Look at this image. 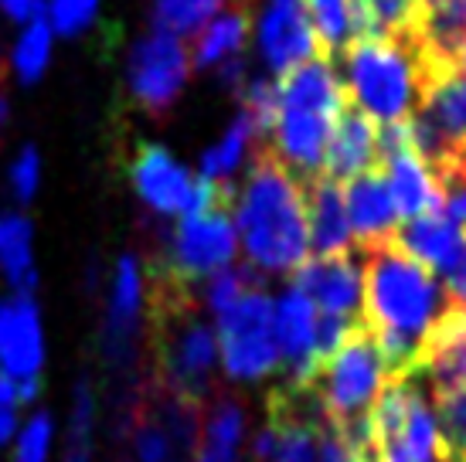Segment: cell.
I'll return each mask as SVG.
<instances>
[{
  "label": "cell",
  "mask_w": 466,
  "mask_h": 462,
  "mask_svg": "<svg viewBox=\"0 0 466 462\" xmlns=\"http://www.w3.org/2000/svg\"><path fill=\"white\" fill-rule=\"evenodd\" d=\"M361 323L371 334L391 377H415L419 354L432 323L446 313V293L426 266L409 258L395 242L364 252Z\"/></svg>",
  "instance_id": "obj_1"
},
{
  "label": "cell",
  "mask_w": 466,
  "mask_h": 462,
  "mask_svg": "<svg viewBox=\"0 0 466 462\" xmlns=\"http://www.w3.org/2000/svg\"><path fill=\"white\" fill-rule=\"evenodd\" d=\"M238 231L246 245V262L259 272H297L310 252L307 194L269 143L256 140L248 160L246 187L238 201Z\"/></svg>",
  "instance_id": "obj_2"
},
{
  "label": "cell",
  "mask_w": 466,
  "mask_h": 462,
  "mask_svg": "<svg viewBox=\"0 0 466 462\" xmlns=\"http://www.w3.org/2000/svg\"><path fill=\"white\" fill-rule=\"evenodd\" d=\"M150 354H154V377L174 387L184 398L205 405L215 398V367H218V344L205 323L201 289L170 279L164 272H150Z\"/></svg>",
  "instance_id": "obj_3"
},
{
  "label": "cell",
  "mask_w": 466,
  "mask_h": 462,
  "mask_svg": "<svg viewBox=\"0 0 466 462\" xmlns=\"http://www.w3.org/2000/svg\"><path fill=\"white\" fill-rule=\"evenodd\" d=\"M276 82H279V113L269 136V150L299 184H307L320 174L327 136L340 109L348 105V92L337 78L334 62L320 55L289 68Z\"/></svg>",
  "instance_id": "obj_4"
},
{
  "label": "cell",
  "mask_w": 466,
  "mask_h": 462,
  "mask_svg": "<svg viewBox=\"0 0 466 462\" xmlns=\"http://www.w3.org/2000/svg\"><path fill=\"white\" fill-rule=\"evenodd\" d=\"M238 248L235 235V187L198 180V197L191 211L167 228L160 225L150 242V272H164L177 283L201 289L205 279L228 269Z\"/></svg>",
  "instance_id": "obj_5"
},
{
  "label": "cell",
  "mask_w": 466,
  "mask_h": 462,
  "mask_svg": "<svg viewBox=\"0 0 466 462\" xmlns=\"http://www.w3.org/2000/svg\"><path fill=\"white\" fill-rule=\"evenodd\" d=\"M344 58V92L348 103L358 105L368 119L381 126L409 119L422 103L426 78L415 41L395 38H361L348 45Z\"/></svg>",
  "instance_id": "obj_6"
},
{
  "label": "cell",
  "mask_w": 466,
  "mask_h": 462,
  "mask_svg": "<svg viewBox=\"0 0 466 462\" xmlns=\"http://www.w3.org/2000/svg\"><path fill=\"white\" fill-rule=\"evenodd\" d=\"M127 438L140 462H195L201 446V405L154 374H140L127 415Z\"/></svg>",
  "instance_id": "obj_7"
},
{
  "label": "cell",
  "mask_w": 466,
  "mask_h": 462,
  "mask_svg": "<svg viewBox=\"0 0 466 462\" xmlns=\"http://www.w3.org/2000/svg\"><path fill=\"white\" fill-rule=\"evenodd\" d=\"M385 385H389L385 360L378 354L371 334L364 330V323H354L340 346L317 367L310 391L327 422L348 425L368 418L378 391Z\"/></svg>",
  "instance_id": "obj_8"
},
{
  "label": "cell",
  "mask_w": 466,
  "mask_h": 462,
  "mask_svg": "<svg viewBox=\"0 0 466 462\" xmlns=\"http://www.w3.org/2000/svg\"><path fill=\"white\" fill-rule=\"evenodd\" d=\"M218 350L225 377L242 385L266 381L279 367L276 316L266 286L242 293L232 306L218 313Z\"/></svg>",
  "instance_id": "obj_9"
},
{
  "label": "cell",
  "mask_w": 466,
  "mask_h": 462,
  "mask_svg": "<svg viewBox=\"0 0 466 462\" xmlns=\"http://www.w3.org/2000/svg\"><path fill=\"white\" fill-rule=\"evenodd\" d=\"M187 75H191V55L184 52L177 35L154 27L147 38L133 45L127 62V89L133 105L147 119L154 123L167 119L187 85Z\"/></svg>",
  "instance_id": "obj_10"
},
{
  "label": "cell",
  "mask_w": 466,
  "mask_h": 462,
  "mask_svg": "<svg viewBox=\"0 0 466 462\" xmlns=\"http://www.w3.org/2000/svg\"><path fill=\"white\" fill-rule=\"evenodd\" d=\"M41 364L45 334L35 293L0 299V367L14 381L17 401H35L41 395Z\"/></svg>",
  "instance_id": "obj_11"
},
{
  "label": "cell",
  "mask_w": 466,
  "mask_h": 462,
  "mask_svg": "<svg viewBox=\"0 0 466 462\" xmlns=\"http://www.w3.org/2000/svg\"><path fill=\"white\" fill-rule=\"evenodd\" d=\"M127 174H130L133 191L147 205V211H154L160 218L184 215L195 205L198 180L160 143H137L130 160H127Z\"/></svg>",
  "instance_id": "obj_12"
},
{
  "label": "cell",
  "mask_w": 466,
  "mask_h": 462,
  "mask_svg": "<svg viewBox=\"0 0 466 462\" xmlns=\"http://www.w3.org/2000/svg\"><path fill=\"white\" fill-rule=\"evenodd\" d=\"M259 52L276 78L320 55L303 0H266L259 14Z\"/></svg>",
  "instance_id": "obj_13"
},
{
  "label": "cell",
  "mask_w": 466,
  "mask_h": 462,
  "mask_svg": "<svg viewBox=\"0 0 466 462\" xmlns=\"http://www.w3.org/2000/svg\"><path fill=\"white\" fill-rule=\"evenodd\" d=\"M276 316V346L283 360V381L279 385L310 387L313 374L320 367L317 357V306L297 286H289L279 303L272 306Z\"/></svg>",
  "instance_id": "obj_14"
},
{
  "label": "cell",
  "mask_w": 466,
  "mask_h": 462,
  "mask_svg": "<svg viewBox=\"0 0 466 462\" xmlns=\"http://www.w3.org/2000/svg\"><path fill=\"white\" fill-rule=\"evenodd\" d=\"M299 293L320 306L324 316H337L344 323H361V269L350 256L307 258L293 279Z\"/></svg>",
  "instance_id": "obj_15"
},
{
  "label": "cell",
  "mask_w": 466,
  "mask_h": 462,
  "mask_svg": "<svg viewBox=\"0 0 466 462\" xmlns=\"http://www.w3.org/2000/svg\"><path fill=\"white\" fill-rule=\"evenodd\" d=\"M344 207H348L350 238H358V248H378L385 242H395L399 231V211L391 201V191L381 170H364L358 177L348 180V194H344Z\"/></svg>",
  "instance_id": "obj_16"
},
{
  "label": "cell",
  "mask_w": 466,
  "mask_h": 462,
  "mask_svg": "<svg viewBox=\"0 0 466 462\" xmlns=\"http://www.w3.org/2000/svg\"><path fill=\"white\" fill-rule=\"evenodd\" d=\"M378 167V129L375 119L358 109V105H344L340 116H337L334 129L327 136V150H324V164H320V174L330 180H350L364 174V170Z\"/></svg>",
  "instance_id": "obj_17"
},
{
  "label": "cell",
  "mask_w": 466,
  "mask_h": 462,
  "mask_svg": "<svg viewBox=\"0 0 466 462\" xmlns=\"http://www.w3.org/2000/svg\"><path fill=\"white\" fill-rule=\"evenodd\" d=\"M422 374L432 385V395L466 387V309L446 306V313L432 323L419 354V377Z\"/></svg>",
  "instance_id": "obj_18"
},
{
  "label": "cell",
  "mask_w": 466,
  "mask_h": 462,
  "mask_svg": "<svg viewBox=\"0 0 466 462\" xmlns=\"http://www.w3.org/2000/svg\"><path fill=\"white\" fill-rule=\"evenodd\" d=\"M307 194V225H310V248L317 258L327 256H350V221L344 207V191L340 184L324 174L303 184Z\"/></svg>",
  "instance_id": "obj_19"
},
{
  "label": "cell",
  "mask_w": 466,
  "mask_h": 462,
  "mask_svg": "<svg viewBox=\"0 0 466 462\" xmlns=\"http://www.w3.org/2000/svg\"><path fill=\"white\" fill-rule=\"evenodd\" d=\"M395 245L429 272H450L463 256L466 235L442 211H436V215L409 218V225L395 231Z\"/></svg>",
  "instance_id": "obj_20"
},
{
  "label": "cell",
  "mask_w": 466,
  "mask_h": 462,
  "mask_svg": "<svg viewBox=\"0 0 466 462\" xmlns=\"http://www.w3.org/2000/svg\"><path fill=\"white\" fill-rule=\"evenodd\" d=\"M246 408L235 395H218L211 398L208 422L201 428V446H198L195 462H238L242 442H246Z\"/></svg>",
  "instance_id": "obj_21"
},
{
  "label": "cell",
  "mask_w": 466,
  "mask_h": 462,
  "mask_svg": "<svg viewBox=\"0 0 466 462\" xmlns=\"http://www.w3.org/2000/svg\"><path fill=\"white\" fill-rule=\"evenodd\" d=\"M228 7L211 21V25L201 27V38L195 41V65L198 68H215L225 58L242 52L246 45V35L252 27V11L256 4H246V0H225Z\"/></svg>",
  "instance_id": "obj_22"
},
{
  "label": "cell",
  "mask_w": 466,
  "mask_h": 462,
  "mask_svg": "<svg viewBox=\"0 0 466 462\" xmlns=\"http://www.w3.org/2000/svg\"><path fill=\"white\" fill-rule=\"evenodd\" d=\"M31 238H35V228L25 215L0 211V272L7 276L14 293H35V286H38Z\"/></svg>",
  "instance_id": "obj_23"
},
{
  "label": "cell",
  "mask_w": 466,
  "mask_h": 462,
  "mask_svg": "<svg viewBox=\"0 0 466 462\" xmlns=\"http://www.w3.org/2000/svg\"><path fill=\"white\" fill-rule=\"evenodd\" d=\"M313 35L320 45V58L334 62L348 52V45L361 38L358 35V17H354V0H307Z\"/></svg>",
  "instance_id": "obj_24"
},
{
  "label": "cell",
  "mask_w": 466,
  "mask_h": 462,
  "mask_svg": "<svg viewBox=\"0 0 466 462\" xmlns=\"http://www.w3.org/2000/svg\"><path fill=\"white\" fill-rule=\"evenodd\" d=\"M256 143V126L246 113H238V119L232 123V129L225 133V140L215 143L201 160V180L208 184H232V174L242 167L248 146Z\"/></svg>",
  "instance_id": "obj_25"
},
{
  "label": "cell",
  "mask_w": 466,
  "mask_h": 462,
  "mask_svg": "<svg viewBox=\"0 0 466 462\" xmlns=\"http://www.w3.org/2000/svg\"><path fill=\"white\" fill-rule=\"evenodd\" d=\"M432 398L440 411L442 462H466V387L436 391Z\"/></svg>",
  "instance_id": "obj_26"
},
{
  "label": "cell",
  "mask_w": 466,
  "mask_h": 462,
  "mask_svg": "<svg viewBox=\"0 0 466 462\" xmlns=\"http://www.w3.org/2000/svg\"><path fill=\"white\" fill-rule=\"evenodd\" d=\"M48 58H52V25L45 21V17H38V21H31V25L25 27V35L17 38V45H14L11 52V65L14 72H17V78L21 82H38L41 72L48 68Z\"/></svg>",
  "instance_id": "obj_27"
},
{
  "label": "cell",
  "mask_w": 466,
  "mask_h": 462,
  "mask_svg": "<svg viewBox=\"0 0 466 462\" xmlns=\"http://www.w3.org/2000/svg\"><path fill=\"white\" fill-rule=\"evenodd\" d=\"M225 0H154V27L170 35H195Z\"/></svg>",
  "instance_id": "obj_28"
},
{
  "label": "cell",
  "mask_w": 466,
  "mask_h": 462,
  "mask_svg": "<svg viewBox=\"0 0 466 462\" xmlns=\"http://www.w3.org/2000/svg\"><path fill=\"white\" fill-rule=\"evenodd\" d=\"M92 422H96L92 385L89 381H78L76 398H72V415H68L66 462H92Z\"/></svg>",
  "instance_id": "obj_29"
},
{
  "label": "cell",
  "mask_w": 466,
  "mask_h": 462,
  "mask_svg": "<svg viewBox=\"0 0 466 462\" xmlns=\"http://www.w3.org/2000/svg\"><path fill=\"white\" fill-rule=\"evenodd\" d=\"M96 14H99V0H52V25L66 38L82 35L96 21Z\"/></svg>",
  "instance_id": "obj_30"
},
{
  "label": "cell",
  "mask_w": 466,
  "mask_h": 462,
  "mask_svg": "<svg viewBox=\"0 0 466 462\" xmlns=\"http://www.w3.org/2000/svg\"><path fill=\"white\" fill-rule=\"evenodd\" d=\"M48 446H52V418H48L45 411H38V415L25 425L21 438H17L14 462H45L48 459Z\"/></svg>",
  "instance_id": "obj_31"
},
{
  "label": "cell",
  "mask_w": 466,
  "mask_h": 462,
  "mask_svg": "<svg viewBox=\"0 0 466 462\" xmlns=\"http://www.w3.org/2000/svg\"><path fill=\"white\" fill-rule=\"evenodd\" d=\"M7 180H11V191L17 201H31L35 194H38V180H41V156L35 146H25L21 154H17V160L11 164V170H7Z\"/></svg>",
  "instance_id": "obj_32"
},
{
  "label": "cell",
  "mask_w": 466,
  "mask_h": 462,
  "mask_svg": "<svg viewBox=\"0 0 466 462\" xmlns=\"http://www.w3.org/2000/svg\"><path fill=\"white\" fill-rule=\"evenodd\" d=\"M17 391L7 374H0V446H7L14 436V425H17Z\"/></svg>",
  "instance_id": "obj_33"
},
{
  "label": "cell",
  "mask_w": 466,
  "mask_h": 462,
  "mask_svg": "<svg viewBox=\"0 0 466 462\" xmlns=\"http://www.w3.org/2000/svg\"><path fill=\"white\" fill-rule=\"evenodd\" d=\"M0 14L14 25H31L45 17V0H0Z\"/></svg>",
  "instance_id": "obj_34"
},
{
  "label": "cell",
  "mask_w": 466,
  "mask_h": 462,
  "mask_svg": "<svg viewBox=\"0 0 466 462\" xmlns=\"http://www.w3.org/2000/svg\"><path fill=\"white\" fill-rule=\"evenodd\" d=\"M446 303L456 309H466V245H463V256L456 262L453 269L446 272Z\"/></svg>",
  "instance_id": "obj_35"
},
{
  "label": "cell",
  "mask_w": 466,
  "mask_h": 462,
  "mask_svg": "<svg viewBox=\"0 0 466 462\" xmlns=\"http://www.w3.org/2000/svg\"><path fill=\"white\" fill-rule=\"evenodd\" d=\"M7 119H11V103H7V89H4V82H0V133L7 126Z\"/></svg>",
  "instance_id": "obj_36"
},
{
  "label": "cell",
  "mask_w": 466,
  "mask_h": 462,
  "mask_svg": "<svg viewBox=\"0 0 466 462\" xmlns=\"http://www.w3.org/2000/svg\"><path fill=\"white\" fill-rule=\"evenodd\" d=\"M378 462H409V459H405V456H401V452H395V449H391V452H381V459H378Z\"/></svg>",
  "instance_id": "obj_37"
},
{
  "label": "cell",
  "mask_w": 466,
  "mask_h": 462,
  "mask_svg": "<svg viewBox=\"0 0 466 462\" xmlns=\"http://www.w3.org/2000/svg\"><path fill=\"white\" fill-rule=\"evenodd\" d=\"M456 75H466V45L463 52H460V58H456Z\"/></svg>",
  "instance_id": "obj_38"
}]
</instances>
